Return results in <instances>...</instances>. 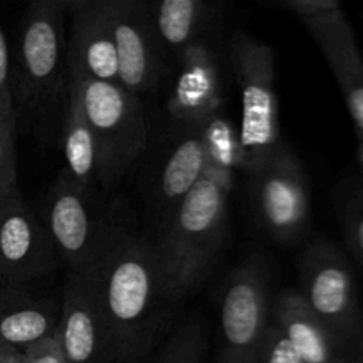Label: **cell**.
<instances>
[{"label": "cell", "instance_id": "cell-6", "mask_svg": "<svg viewBox=\"0 0 363 363\" xmlns=\"http://www.w3.org/2000/svg\"><path fill=\"white\" fill-rule=\"evenodd\" d=\"M312 314L350 350L363 318L353 272L342 252L325 240L314 241L300 261V291Z\"/></svg>", "mask_w": 363, "mask_h": 363}, {"label": "cell", "instance_id": "cell-16", "mask_svg": "<svg viewBox=\"0 0 363 363\" xmlns=\"http://www.w3.org/2000/svg\"><path fill=\"white\" fill-rule=\"evenodd\" d=\"M272 323L279 326L303 363H351L344 347L305 305L298 291L284 289L273 298Z\"/></svg>", "mask_w": 363, "mask_h": 363}, {"label": "cell", "instance_id": "cell-24", "mask_svg": "<svg viewBox=\"0 0 363 363\" xmlns=\"http://www.w3.org/2000/svg\"><path fill=\"white\" fill-rule=\"evenodd\" d=\"M259 363H303V360L298 357L294 347L291 346L287 337L280 332L279 326L272 323L261 357H259Z\"/></svg>", "mask_w": 363, "mask_h": 363}, {"label": "cell", "instance_id": "cell-3", "mask_svg": "<svg viewBox=\"0 0 363 363\" xmlns=\"http://www.w3.org/2000/svg\"><path fill=\"white\" fill-rule=\"evenodd\" d=\"M229 60L241 96L240 162L252 174L282 145L275 53L266 43L238 32L229 43Z\"/></svg>", "mask_w": 363, "mask_h": 363}, {"label": "cell", "instance_id": "cell-10", "mask_svg": "<svg viewBox=\"0 0 363 363\" xmlns=\"http://www.w3.org/2000/svg\"><path fill=\"white\" fill-rule=\"evenodd\" d=\"M116 46L119 85L133 96L151 91L162 77V46L152 28L149 4L103 0Z\"/></svg>", "mask_w": 363, "mask_h": 363}, {"label": "cell", "instance_id": "cell-28", "mask_svg": "<svg viewBox=\"0 0 363 363\" xmlns=\"http://www.w3.org/2000/svg\"><path fill=\"white\" fill-rule=\"evenodd\" d=\"M351 363H363V342H362L360 350H358V353L354 354L353 360H351Z\"/></svg>", "mask_w": 363, "mask_h": 363}, {"label": "cell", "instance_id": "cell-9", "mask_svg": "<svg viewBox=\"0 0 363 363\" xmlns=\"http://www.w3.org/2000/svg\"><path fill=\"white\" fill-rule=\"evenodd\" d=\"M280 6L307 27L325 53L358 135L363 137V62L353 28L340 4L333 0H282Z\"/></svg>", "mask_w": 363, "mask_h": 363}, {"label": "cell", "instance_id": "cell-15", "mask_svg": "<svg viewBox=\"0 0 363 363\" xmlns=\"http://www.w3.org/2000/svg\"><path fill=\"white\" fill-rule=\"evenodd\" d=\"M222 103V77L218 59L201 41L181 53V73L169 101L177 123L197 128L209 123Z\"/></svg>", "mask_w": 363, "mask_h": 363}, {"label": "cell", "instance_id": "cell-19", "mask_svg": "<svg viewBox=\"0 0 363 363\" xmlns=\"http://www.w3.org/2000/svg\"><path fill=\"white\" fill-rule=\"evenodd\" d=\"M206 167H208L206 140L197 133L184 135L172 147L160 172L158 199L162 208L167 211V218L202 179Z\"/></svg>", "mask_w": 363, "mask_h": 363}, {"label": "cell", "instance_id": "cell-25", "mask_svg": "<svg viewBox=\"0 0 363 363\" xmlns=\"http://www.w3.org/2000/svg\"><path fill=\"white\" fill-rule=\"evenodd\" d=\"M16 116L14 112V84L11 73V57L4 34L2 21H0V117Z\"/></svg>", "mask_w": 363, "mask_h": 363}, {"label": "cell", "instance_id": "cell-22", "mask_svg": "<svg viewBox=\"0 0 363 363\" xmlns=\"http://www.w3.org/2000/svg\"><path fill=\"white\" fill-rule=\"evenodd\" d=\"M14 135H16V116L0 117V202L18 191Z\"/></svg>", "mask_w": 363, "mask_h": 363}, {"label": "cell", "instance_id": "cell-29", "mask_svg": "<svg viewBox=\"0 0 363 363\" xmlns=\"http://www.w3.org/2000/svg\"><path fill=\"white\" fill-rule=\"evenodd\" d=\"M360 162L363 165V137H360Z\"/></svg>", "mask_w": 363, "mask_h": 363}, {"label": "cell", "instance_id": "cell-2", "mask_svg": "<svg viewBox=\"0 0 363 363\" xmlns=\"http://www.w3.org/2000/svg\"><path fill=\"white\" fill-rule=\"evenodd\" d=\"M227 194L225 177L208 165L202 179L167 218L155 245L165 300L188 296L211 269L225 238Z\"/></svg>", "mask_w": 363, "mask_h": 363}, {"label": "cell", "instance_id": "cell-23", "mask_svg": "<svg viewBox=\"0 0 363 363\" xmlns=\"http://www.w3.org/2000/svg\"><path fill=\"white\" fill-rule=\"evenodd\" d=\"M344 234L351 252L363 266V190L347 202L344 211Z\"/></svg>", "mask_w": 363, "mask_h": 363}, {"label": "cell", "instance_id": "cell-13", "mask_svg": "<svg viewBox=\"0 0 363 363\" xmlns=\"http://www.w3.org/2000/svg\"><path fill=\"white\" fill-rule=\"evenodd\" d=\"M57 340L67 363H117L91 272L67 279Z\"/></svg>", "mask_w": 363, "mask_h": 363}, {"label": "cell", "instance_id": "cell-30", "mask_svg": "<svg viewBox=\"0 0 363 363\" xmlns=\"http://www.w3.org/2000/svg\"><path fill=\"white\" fill-rule=\"evenodd\" d=\"M0 289H2V282H0Z\"/></svg>", "mask_w": 363, "mask_h": 363}, {"label": "cell", "instance_id": "cell-1", "mask_svg": "<svg viewBox=\"0 0 363 363\" xmlns=\"http://www.w3.org/2000/svg\"><path fill=\"white\" fill-rule=\"evenodd\" d=\"M117 363H140L156 337L163 298L156 247L144 238L108 234L91 269Z\"/></svg>", "mask_w": 363, "mask_h": 363}, {"label": "cell", "instance_id": "cell-12", "mask_svg": "<svg viewBox=\"0 0 363 363\" xmlns=\"http://www.w3.org/2000/svg\"><path fill=\"white\" fill-rule=\"evenodd\" d=\"M46 229L55 250L71 268L85 273L96 264L106 243V233L89 211V197L64 172L53 183L46 202Z\"/></svg>", "mask_w": 363, "mask_h": 363}, {"label": "cell", "instance_id": "cell-17", "mask_svg": "<svg viewBox=\"0 0 363 363\" xmlns=\"http://www.w3.org/2000/svg\"><path fill=\"white\" fill-rule=\"evenodd\" d=\"M60 308L21 286L0 289V344L25 351L57 335Z\"/></svg>", "mask_w": 363, "mask_h": 363}, {"label": "cell", "instance_id": "cell-27", "mask_svg": "<svg viewBox=\"0 0 363 363\" xmlns=\"http://www.w3.org/2000/svg\"><path fill=\"white\" fill-rule=\"evenodd\" d=\"M0 363H25L23 351L0 344Z\"/></svg>", "mask_w": 363, "mask_h": 363}, {"label": "cell", "instance_id": "cell-18", "mask_svg": "<svg viewBox=\"0 0 363 363\" xmlns=\"http://www.w3.org/2000/svg\"><path fill=\"white\" fill-rule=\"evenodd\" d=\"M62 142L67 177L73 181L74 186H78L87 197H91L96 183H99L98 142H96L94 131L85 116L77 85L71 80H67Z\"/></svg>", "mask_w": 363, "mask_h": 363}, {"label": "cell", "instance_id": "cell-20", "mask_svg": "<svg viewBox=\"0 0 363 363\" xmlns=\"http://www.w3.org/2000/svg\"><path fill=\"white\" fill-rule=\"evenodd\" d=\"M149 13L160 46L183 53L199 43L213 16V6L202 0H163L149 4Z\"/></svg>", "mask_w": 363, "mask_h": 363}, {"label": "cell", "instance_id": "cell-14", "mask_svg": "<svg viewBox=\"0 0 363 363\" xmlns=\"http://www.w3.org/2000/svg\"><path fill=\"white\" fill-rule=\"evenodd\" d=\"M66 69L92 80L119 85L116 46L110 34L103 0H71Z\"/></svg>", "mask_w": 363, "mask_h": 363}, {"label": "cell", "instance_id": "cell-4", "mask_svg": "<svg viewBox=\"0 0 363 363\" xmlns=\"http://www.w3.org/2000/svg\"><path fill=\"white\" fill-rule=\"evenodd\" d=\"M66 78L78 89L98 142L99 183L108 186L131 169L147 145L145 110L137 96L121 85L92 80L73 69H66Z\"/></svg>", "mask_w": 363, "mask_h": 363}, {"label": "cell", "instance_id": "cell-21", "mask_svg": "<svg viewBox=\"0 0 363 363\" xmlns=\"http://www.w3.org/2000/svg\"><path fill=\"white\" fill-rule=\"evenodd\" d=\"M208 353V339L199 323L179 326L156 363H204Z\"/></svg>", "mask_w": 363, "mask_h": 363}, {"label": "cell", "instance_id": "cell-26", "mask_svg": "<svg viewBox=\"0 0 363 363\" xmlns=\"http://www.w3.org/2000/svg\"><path fill=\"white\" fill-rule=\"evenodd\" d=\"M25 363H67L60 351L57 335L34 344L23 351Z\"/></svg>", "mask_w": 363, "mask_h": 363}, {"label": "cell", "instance_id": "cell-8", "mask_svg": "<svg viewBox=\"0 0 363 363\" xmlns=\"http://www.w3.org/2000/svg\"><path fill=\"white\" fill-rule=\"evenodd\" d=\"M252 202L259 223L275 241L294 245L307 236L311 225L307 176L284 144L252 172Z\"/></svg>", "mask_w": 363, "mask_h": 363}, {"label": "cell", "instance_id": "cell-7", "mask_svg": "<svg viewBox=\"0 0 363 363\" xmlns=\"http://www.w3.org/2000/svg\"><path fill=\"white\" fill-rule=\"evenodd\" d=\"M69 0L30 4L20 28L16 89L20 101L41 105L66 73V18Z\"/></svg>", "mask_w": 363, "mask_h": 363}, {"label": "cell", "instance_id": "cell-11", "mask_svg": "<svg viewBox=\"0 0 363 363\" xmlns=\"http://www.w3.org/2000/svg\"><path fill=\"white\" fill-rule=\"evenodd\" d=\"M57 250L45 223L20 191L0 202V282L23 286L55 268Z\"/></svg>", "mask_w": 363, "mask_h": 363}, {"label": "cell", "instance_id": "cell-5", "mask_svg": "<svg viewBox=\"0 0 363 363\" xmlns=\"http://www.w3.org/2000/svg\"><path fill=\"white\" fill-rule=\"evenodd\" d=\"M268 266L252 255L233 269L220 305V350L216 363H259L272 325Z\"/></svg>", "mask_w": 363, "mask_h": 363}]
</instances>
